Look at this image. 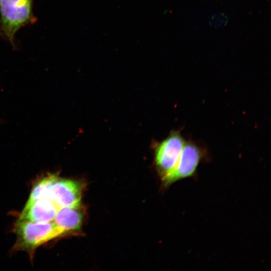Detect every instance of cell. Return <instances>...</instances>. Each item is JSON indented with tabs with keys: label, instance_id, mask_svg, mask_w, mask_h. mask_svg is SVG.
Instances as JSON below:
<instances>
[{
	"label": "cell",
	"instance_id": "7",
	"mask_svg": "<svg viewBox=\"0 0 271 271\" xmlns=\"http://www.w3.org/2000/svg\"><path fill=\"white\" fill-rule=\"evenodd\" d=\"M83 216L82 210L79 206L62 207L59 209L53 221L66 234L80 228Z\"/></svg>",
	"mask_w": 271,
	"mask_h": 271
},
{
	"label": "cell",
	"instance_id": "8",
	"mask_svg": "<svg viewBox=\"0 0 271 271\" xmlns=\"http://www.w3.org/2000/svg\"><path fill=\"white\" fill-rule=\"evenodd\" d=\"M54 175L50 174L39 179L34 184L28 201L47 199L49 188Z\"/></svg>",
	"mask_w": 271,
	"mask_h": 271
},
{
	"label": "cell",
	"instance_id": "5",
	"mask_svg": "<svg viewBox=\"0 0 271 271\" xmlns=\"http://www.w3.org/2000/svg\"><path fill=\"white\" fill-rule=\"evenodd\" d=\"M82 186L73 180L60 178L54 175L50 185L47 199L54 202L59 208L80 205Z\"/></svg>",
	"mask_w": 271,
	"mask_h": 271
},
{
	"label": "cell",
	"instance_id": "1",
	"mask_svg": "<svg viewBox=\"0 0 271 271\" xmlns=\"http://www.w3.org/2000/svg\"><path fill=\"white\" fill-rule=\"evenodd\" d=\"M15 231L17 240L14 248L27 251L31 255L38 247L65 234L53 221L38 222L18 219Z\"/></svg>",
	"mask_w": 271,
	"mask_h": 271
},
{
	"label": "cell",
	"instance_id": "9",
	"mask_svg": "<svg viewBox=\"0 0 271 271\" xmlns=\"http://www.w3.org/2000/svg\"><path fill=\"white\" fill-rule=\"evenodd\" d=\"M1 1H2V0H0V4H1ZM2 35H3V33H2V31H1V28H0V35H2Z\"/></svg>",
	"mask_w": 271,
	"mask_h": 271
},
{
	"label": "cell",
	"instance_id": "3",
	"mask_svg": "<svg viewBox=\"0 0 271 271\" xmlns=\"http://www.w3.org/2000/svg\"><path fill=\"white\" fill-rule=\"evenodd\" d=\"M186 141L179 131H173L159 143L155 152V163L162 181L174 170Z\"/></svg>",
	"mask_w": 271,
	"mask_h": 271
},
{
	"label": "cell",
	"instance_id": "2",
	"mask_svg": "<svg viewBox=\"0 0 271 271\" xmlns=\"http://www.w3.org/2000/svg\"><path fill=\"white\" fill-rule=\"evenodd\" d=\"M33 0H2L0 4L1 30L14 45L17 32L33 19Z\"/></svg>",
	"mask_w": 271,
	"mask_h": 271
},
{
	"label": "cell",
	"instance_id": "4",
	"mask_svg": "<svg viewBox=\"0 0 271 271\" xmlns=\"http://www.w3.org/2000/svg\"><path fill=\"white\" fill-rule=\"evenodd\" d=\"M204 149L192 142H186L178 162L172 172L163 181L169 187L181 180L195 176L199 164L206 158Z\"/></svg>",
	"mask_w": 271,
	"mask_h": 271
},
{
	"label": "cell",
	"instance_id": "6",
	"mask_svg": "<svg viewBox=\"0 0 271 271\" xmlns=\"http://www.w3.org/2000/svg\"><path fill=\"white\" fill-rule=\"evenodd\" d=\"M59 209L56 204L49 199L27 201L19 219L38 222L53 221Z\"/></svg>",
	"mask_w": 271,
	"mask_h": 271
}]
</instances>
